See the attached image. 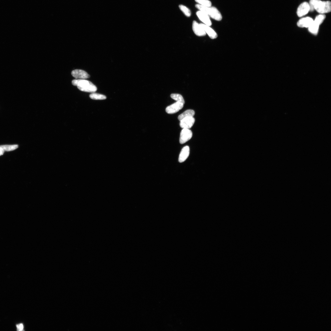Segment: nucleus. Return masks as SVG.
Masks as SVG:
<instances>
[{"instance_id": "obj_1", "label": "nucleus", "mask_w": 331, "mask_h": 331, "mask_svg": "<svg viewBox=\"0 0 331 331\" xmlns=\"http://www.w3.org/2000/svg\"><path fill=\"white\" fill-rule=\"evenodd\" d=\"M73 85L77 86L80 91L87 92H95L97 88L92 82L84 79H75L72 81Z\"/></svg>"}, {"instance_id": "obj_2", "label": "nucleus", "mask_w": 331, "mask_h": 331, "mask_svg": "<svg viewBox=\"0 0 331 331\" xmlns=\"http://www.w3.org/2000/svg\"><path fill=\"white\" fill-rule=\"evenodd\" d=\"M195 7L200 11L205 13L209 16L216 20L220 21L222 19V17L221 13L215 7H208L199 4H196Z\"/></svg>"}, {"instance_id": "obj_3", "label": "nucleus", "mask_w": 331, "mask_h": 331, "mask_svg": "<svg viewBox=\"0 0 331 331\" xmlns=\"http://www.w3.org/2000/svg\"><path fill=\"white\" fill-rule=\"evenodd\" d=\"M314 10L321 14L327 13L331 10V2L330 1H323L316 0Z\"/></svg>"}, {"instance_id": "obj_4", "label": "nucleus", "mask_w": 331, "mask_h": 331, "mask_svg": "<svg viewBox=\"0 0 331 331\" xmlns=\"http://www.w3.org/2000/svg\"><path fill=\"white\" fill-rule=\"evenodd\" d=\"M192 135L193 133L192 131L189 129H183L180 133V143L183 144L192 138Z\"/></svg>"}, {"instance_id": "obj_5", "label": "nucleus", "mask_w": 331, "mask_h": 331, "mask_svg": "<svg viewBox=\"0 0 331 331\" xmlns=\"http://www.w3.org/2000/svg\"><path fill=\"white\" fill-rule=\"evenodd\" d=\"M184 104L183 103L177 101L176 103L167 107L166 109V111L168 114H174L181 110Z\"/></svg>"}, {"instance_id": "obj_6", "label": "nucleus", "mask_w": 331, "mask_h": 331, "mask_svg": "<svg viewBox=\"0 0 331 331\" xmlns=\"http://www.w3.org/2000/svg\"><path fill=\"white\" fill-rule=\"evenodd\" d=\"M180 122V125L181 128L189 129L194 124L195 119L193 117H189L184 119Z\"/></svg>"}, {"instance_id": "obj_7", "label": "nucleus", "mask_w": 331, "mask_h": 331, "mask_svg": "<svg viewBox=\"0 0 331 331\" xmlns=\"http://www.w3.org/2000/svg\"><path fill=\"white\" fill-rule=\"evenodd\" d=\"M310 11L309 4L304 2L301 4L298 7L297 12V16L299 17H302L308 13Z\"/></svg>"}, {"instance_id": "obj_8", "label": "nucleus", "mask_w": 331, "mask_h": 331, "mask_svg": "<svg viewBox=\"0 0 331 331\" xmlns=\"http://www.w3.org/2000/svg\"><path fill=\"white\" fill-rule=\"evenodd\" d=\"M72 75L76 79H85L89 78L90 76L84 71L75 69L72 71Z\"/></svg>"}, {"instance_id": "obj_9", "label": "nucleus", "mask_w": 331, "mask_h": 331, "mask_svg": "<svg viewBox=\"0 0 331 331\" xmlns=\"http://www.w3.org/2000/svg\"><path fill=\"white\" fill-rule=\"evenodd\" d=\"M201 26L207 34L209 37L212 40L216 39L218 37L217 33L209 26L204 24H200Z\"/></svg>"}, {"instance_id": "obj_10", "label": "nucleus", "mask_w": 331, "mask_h": 331, "mask_svg": "<svg viewBox=\"0 0 331 331\" xmlns=\"http://www.w3.org/2000/svg\"><path fill=\"white\" fill-rule=\"evenodd\" d=\"M196 15L204 24L209 26H211L212 23L209 16L207 14L200 10L197 12Z\"/></svg>"}, {"instance_id": "obj_11", "label": "nucleus", "mask_w": 331, "mask_h": 331, "mask_svg": "<svg viewBox=\"0 0 331 331\" xmlns=\"http://www.w3.org/2000/svg\"><path fill=\"white\" fill-rule=\"evenodd\" d=\"M314 21L313 20L309 17L303 18L298 21L297 25L300 28H309Z\"/></svg>"}, {"instance_id": "obj_12", "label": "nucleus", "mask_w": 331, "mask_h": 331, "mask_svg": "<svg viewBox=\"0 0 331 331\" xmlns=\"http://www.w3.org/2000/svg\"><path fill=\"white\" fill-rule=\"evenodd\" d=\"M193 30L195 34L198 36L201 37L206 35V34L201 26L200 24L196 21H194L193 22Z\"/></svg>"}, {"instance_id": "obj_13", "label": "nucleus", "mask_w": 331, "mask_h": 331, "mask_svg": "<svg viewBox=\"0 0 331 331\" xmlns=\"http://www.w3.org/2000/svg\"><path fill=\"white\" fill-rule=\"evenodd\" d=\"M189 148L188 146H186L183 148L180 152L179 159V161L180 163H182L186 161L189 156Z\"/></svg>"}, {"instance_id": "obj_14", "label": "nucleus", "mask_w": 331, "mask_h": 331, "mask_svg": "<svg viewBox=\"0 0 331 331\" xmlns=\"http://www.w3.org/2000/svg\"><path fill=\"white\" fill-rule=\"evenodd\" d=\"M195 113L194 110H187L184 112L178 117V119L180 121L184 118L189 117H193Z\"/></svg>"}, {"instance_id": "obj_15", "label": "nucleus", "mask_w": 331, "mask_h": 331, "mask_svg": "<svg viewBox=\"0 0 331 331\" xmlns=\"http://www.w3.org/2000/svg\"><path fill=\"white\" fill-rule=\"evenodd\" d=\"M90 97L91 98L95 100H103L107 98L106 96L95 92L91 94L90 95Z\"/></svg>"}, {"instance_id": "obj_16", "label": "nucleus", "mask_w": 331, "mask_h": 331, "mask_svg": "<svg viewBox=\"0 0 331 331\" xmlns=\"http://www.w3.org/2000/svg\"><path fill=\"white\" fill-rule=\"evenodd\" d=\"M319 27V25L315 23L313 21L312 24L309 28V31L312 33L316 35L318 33Z\"/></svg>"}, {"instance_id": "obj_17", "label": "nucleus", "mask_w": 331, "mask_h": 331, "mask_svg": "<svg viewBox=\"0 0 331 331\" xmlns=\"http://www.w3.org/2000/svg\"><path fill=\"white\" fill-rule=\"evenodd\" d=\"M171 97L172 98L176 100L177 101L180 102L181 103L184 104H185L184 99L182 96L181 95L177 94H173L171 95Z\"/></svg>"}, {"instance_id": "obj_18", "label": "nucleus", "mask_w": 331, "mask_h": 331, "mask_svg": "<svg viewBox=\"0 0 331 331\" xmlns=\"http://www.w3.org/2000/svg\"><path fill=\"white\" fill-rule=\"evenodd\" d=\"M18 145H0V148H2L4 151H13L18 148Z\"/></svg>"}, {"instance_id": "obj_19", "label": "nucleus", "mask_w": 331, "mask_h": 331, "mask_svg": "<svg viewBox=\"0 0 331 331\" xmlns=\"http://www.w3.org/2000/svg\"><path fill=\"white\" fill-rule=\"evenodd\" d=\"M326 18V16L324 15L321 14L317 16L314 22L317 25H320L324 21Z\"/></svg>"}, {"instance_id": "obj_20", "label": "nucleus", "mask_w": 331, "mask_h": 331, "mask_svg": "<svg viewBox=\"0 0 331 331\" xmlns=\"http://www.w3.org/2000/svg\"><path fill=\"white\" fill-rule=\"evenodd\" d=\"M199 4L203 6L210 7L212 6V3L209 0H195Z\"/></svg>"}, {"instance_id": "obj_21", "label": "nucleus", "mask_w": 331, "mask_h": 331, "mask_svg": "<svg viewBox=\"0 0 331 331\" xmlns=\"http://www.w3.org/2000/svg\"><path fill=\"white\" fill-rule=\"evenodd\" d=\"M179 7L180 9L185 16L188 17H189L191 16V12L189 8L182 5H180Z\"/></svg>"}, {"instance_id": "obj_22", "label": "nucleus", "mask_w": 331, "mask_h": 331, "mask_svg": "<svg viewBox=\"0 0 331 331\" xmlns=\"http://www.w3.org/2000/svg\"><path fill=\"white\" fill-rule=\"evenodd\" d=\"M16 327L18 330L19 331L22 330L24 328L23 325L22 324H19L17 325Z\"/></svg>"}, {"instance_id": "obj_23", "label": "nucleus", "mask_w": 331, "mask_h": 331, "mask_svg": "<svg viewBox=\"0 0 331 331\" xmlns=\"http://www.w3.org/2000/svg\"><path fill=\"white\" fill-rule=\"evenodd\" d=\"M4 150L1 148H0V156L3 155L4 153Z\"/></svg>"}]
</instances>
